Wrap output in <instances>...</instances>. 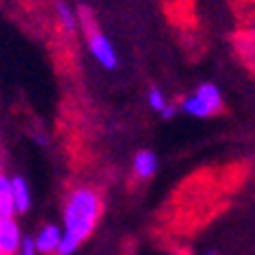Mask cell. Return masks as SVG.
<instances>
[{"mask_svg":"<svg viewBox=\"0 0 255 255\" xmlns=\"http://www.w3.org/2000/svg\"><path fill=\"white\" fill-rule=\"evenodd\" d=\"M101 213V201L92 190H75L66 204V234L80 244L92 234Z\"/></svg>","mask_w":255,"mask_h":255,"instance_id":"cell-1","label":"cell"},{"mask_svg":"<svg viewBox=\"0 0 255 255\" xmlns=\"http://www.w3.org/2000/svg\"><path fill=\"white\" fill-rule=\"evenodd\" d=\"M80 19L85 23V31H87V40H89V49H92L94 59L103 66V68L113 70L117 66V56H115V49L110 45V40L103 35V33L96 28V21H94L92 12L87 7H80Z\"/></svg>","mask_w":255,"mask_h":255,"instance_id":"cell-2","label":"cell"},{"mask_svg":"<svg viewBox=\"0 0 255 255\" xmlns=\"http://www.w3.org/2000/svg\"><path fill=\"white\" fill-rule=\"evenodd\" d=\"M220 108H223V96H220V89L216 85H201L197 94L185 99V103H183V110L194 117L216 115V113H220Z\"/></svg>","mask_w":255,"mask_h":255,"instance_id":"cell-3","label":"cell"},{"mask_svg":"<svg viewBox=\"0 0 255 255\" xmlns=\"http://www.w3.org/2000/svg\"><path fill=\"white\" fill-rule=\"evenodd\" d=\"M21 244L19 225L12 218H0V255H14Z\"/></svg>","mask_w":255,"mask_h":255,"instance_id":"cell-4","label":"cell"},{"mask_svg":"<svg viewBox=\"0 0 255 255\" xmlns=\"http://www.w3.org/2000/svg\"><path fill=\"white\" fill-rule=\"evenodd\" d=\"M35 241V251H40V253H54L56 246H59V241H61V232H59V227H54V225H47V227H42L38 234V239Z\"/></svg>","mask_w":255,"mask_h":255,"instance_id":"cell-5","label":"cell"},{"mask_svg":"<svg viewBox=\"0 0 255 255\" xmlns=\"http://www.w3.org/2000/svg\"><path fill=\"white\" fill-rule=\"evenodd\" d=\"M9 192H12V201H14L16 213H26L28 204H31V194H28V185L23 178H14L9 180Z\"/></svg>","mask_w":255,"mask_h":255,"instance_id":"cell-6","label":"cell"},{"mask_svg":"<svg viewBox=\"0 0 255 255\" xmlns=\"http://www.w3.org/2000/svg\"><path fill=\"white\" fill-rule=\"evenodd\" d=\"M133 171H136V176L138 178H150L157 171V157L152 155L150 150L138 152L136 159H133Z\"/></svg>","mask_w":255,"mask_h":255,"instance_id":"cell-7","label":"cell"},{"mask_svg":"<svg viewBox=\"0 0 255 255\" xmlns=\"http://www.w3.org/2000/svg\"><path fill=\"white\" fill-rule=\"evenodd\" d=\"M14 211V201H12V192H9V180L5 176H0V218H12Z\"/></svg>","mask_w":255,"mask_h":255,"instance_id":"cell-8","label":"cell"},{"mask_svg":"<svg viewBox=\"0 0 255 255\" xmlns=\"http://www.w3.org/2000/svg\"><path fill=\"white\" fill-rule=\"evenodd\" d=\"M56 14H59V21H61V26L66 28V31H68V33L75 31V16H73V12H70L63 2H59V5H56Z\"/></svg>","mask_w":255,"mask_h":255,"instance_id":"cell-9","label":"cell"},{"mask_svg":"<svg viewBox=\"0 0 255 255\" xmlns=\"http://www.w3.org/2000/svg\"><path fill=\"white\" fill-rule=\"evenodd\" d=\"M150 106L157 110V113H162L166 108V101H164V94L159 89H150Z\"/></svg>","mask_w":255,"mask_h":255,"instance_id":"cell-10","label":"cell"},{"mask_svg":"<svg viewBox=\"0 0 255 255\" xmlns=\"http://www.w3.org/2000/svg\"><path fill=\"white\" fill-rule=\"evenodd\" d=\"M19 255H35V241L33 239H21V244H19Z\"/></svg>","mask_w":255,"mask_h":255,"instance_id":"cell-11","label":"cell"},{"mask_svg":"<svg viewBox=\"0 0 255 255\" xmlns=\"http://www.w3.org/2000/svg\"><path fill=\"white\" fill-rule=\"evenodd\" d=\"M173 113H176V110H173V106H166V108L162 110V115L166 117V120H169V117H173Z\"/></svg>","mask_w":255,"mask_h":255,"instance_id":"cell-12","label":"cell"},{"mask_svg":"<svg viewBox=\"0 0 255 255\" xmlns=\"http://www.w3.org/2000/svg\"><path fill=\"white\" fill-rule=\"evenodd\" d=\"M209 255H213V253H209Z\"/></svg>","mask_w":255,"mask_h":255,"instance_id":"cell-13","label":"cell"}]
</instances>
